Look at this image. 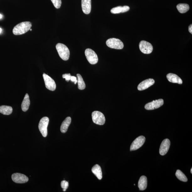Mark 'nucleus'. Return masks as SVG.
<instances>
[{
    "instance_id": "nucleus-1",
    "label": "nucleus",
    "mask_w": 192,
    "mask_h": 192,
    "mask_svg": "<svg viewBox=\"0 0 192 192\" xmlns=\"http://www.w3.org/2000/svg\"><path fill=\"white\" fill-rule=\"evenodd\" d=\"M31 26L32 24L29 21L21 22L14 27L13 33L16 35H21L30 30Z\"/></svg>"
},
{
    "instance_id": "nucleus-2",
    "label": "nucleus",
    "mask_w": 192,
    "mask_h": 192,
    "mask_svg": "<svg viewBox=\"0 0 192 192\" xmlns=\"http://www.w3.org/2000/svg\"><path fill=\"white\" fill-rule=\"evenodd\" d=\"M56 49L61 59L64 61L68 60L70 51L67 46L62 44L58 43L56 45Z\"/></svg>"
},
{
    "instance_id": "nucleus-3",
    "label": "nucleus",
    "mask_w": 192,
    "mask_h": 192,
    "mask_svg": "<svg viewBox=\"0 0 192 192\" xmlns=\"http://www.w3.org/2000/svg\"><path fill=\"white\" fill-rule=\"evenodd\" d=\"M106 44L112 49L121 50L124 48L123 43L120 40L116 38H110L106 41Z\"/></svg>"
},
{
    "instance_id": "nucleus-4",
    "label": "nucleus",
    "mask_w": 192,
    "mask_h": 192,
    "mask_svg": "<svg viewBox=\"0 0 192 192\" xmlns=\"http://www.w3.org/2000/svg\"><path fill=\"white\" fill-rule=\"evenodd\" d=\"M49 119L47 117H43L40 120L39 124V129L43 136L46 137L47 135V127L49 125Z\"/></svg>"
},
{
    "instance_id": "nucleus-5",
    "label": "nucleus",
    "mask_w": 192,
    "mask_h": 192,
    "mask_svg": "<svg viewBox=\"0 0 192 192\" xmlns=\"http://www.w3.org/2000/svg\"><path fill=\"white\" fill-rule=\"evenodd\" d=\"M92 118L93 122L95 124L102 125L105 123V118L104 115L99 111H94L92 113Z\"/></svg>"
},
{
    "instance_id": "nucleus-6",
    "label": "nucleus",
    "mask_w": 192,
    "mask_h": 192,
    "mask_svg": "<svg viewBox=\"0 0 192 192\" xmlns=\"http://www.w3.org/2000/svg\"><path fill=\"white\" fill-rule=\"evenodd\" d=\"M85 54L87 60L90 64L95 65L98 63V56L94 51L90 49H87L85 51Z\"/></svg>"
},
{
    "instance_id": "nucleus-7",
    "label": "nucleus",
    "mask_w": 192,
    "mask_h": 192,
    "mask_svg": "<svg viewBox=\"0 0 192 192\" xmlns=\"http://www.w3.org/2000/svg\"><path fill=\"white\" fill-rule=\"evenodd\" d=\"M43 77L45 83V86L47 88L52 91H54L56 87V85L54 80L45 73L43 74Z\"/></svg>"
},
{
    "instance_id": "nucleus-8",
    "label": "nucleus",
    "mask_w": 192,
    "mask_h": 192,
    "mask_svg": "<svg viewBox=\"0 0 192 192\" xmlns=\"http://www.w3.org/2000/svg\"><path fill=\"white\" fill-rule=\"evenodd\" d=\"M139 48L141 51L145 54H150L153 50L152 45L150 43L145 41L140 42Z\"/></svg>"
},
{
    "instance_id": "nucleus-9",
    "label": "nucleus",
    "mask_w": 192,
    "mask_h": 192,
    "mask_svg": "<svg viewBox=\"0 0 192 192\" xmlns=\"http://www.w3.org/2000/svg\"><path fill=\"white\" fill-rule=\"evenodd\" d=\"M146 141L145 137L141 136L138 137L133 141L130 147V151H133L137 150L142 147Z\"/></svg>"
},
{
    "instance_id": "nucleus-10",
    "label": "nucleus",
    "mask_w": 192,
    "mask_h": 192,
    "mask_svg": "<svg viewBox=\"0 0 192 192\" xmlns=\"http://www.w3.org/2000/svg\"><path fill=\"white\" fill-rule=\"evenodd\" d=\"M164 104V100L162 99L153 100L152 102L147 104L145 106V109L147 110H153L158 109Z\"/></svg>"
},
{
    "instance_id": "nucleus-11",
    "label": "nucleus",
    "mask_w": 192,
    "mask_h": 192,
    "mask_svg": "<svg viewBox=\"0 0 192 192\" xmlns=\"http://www.w3.org/2000/svg\"><path fill=\"white\" fill-rule=\"evenodd\" d=\"M12 178L14 182L19 184L25 183L29 181V178L26 176L19 173L13 174Z\"/></svg>"
},
{
    "instance_id": "nucleus-12",
    "label": "nucleus",
    "mask_w": 192,
    "mask_h": 192,
    "mask_svg": "<svg viewBox=\"0 0 192 192\" xmlns=\"http://www.w3.org/2000/svg\"><path fill=\"white\" fill-rule=\"evenodd\" d=\"M170 145V142L168 139H165L161 143L159 149V153L161 155L164 156L168 151Z\"/></svg>"
},
{
    "instance_id": "nucleus-13",
    "label": "nucleus",
    "mask_w": 192,
    "mask_h": 192,
    "mask_svg": "<svg viewBox=\"0 0 192 192\" xmlns=\"http://www.w3.org/2000/svg\"><path fill=\"white\" fill-rule=\"evenodd\" d=\"M154 83V80L153 79L149 78L146 79L141 82L138 85L137 89L138 90H143L148 88L153 85Z\"/></svg>"
},
{
    "instance_id": "nucleus-14",
    "label": "nucleus",
    "mask_w": 192,
    "mask_h": 192,
    "mask_svg": "<svg viewBox=\"0 0 192 192\" xmlns=\"http://www.w3.org/2000/svg\"><path fill=\"white\" fill-rule=\"evenodd\" d=\"M82 7L84 14H89L91 10V0H82Z\"/></svg>"
},
{
    "instance_id": "nucleus-15",
    "label": "nucleus",
    "mask_w": 192,
    "mask_h": 192,
    "mask_svg": "<svg viewBox=\"0 0 192 192\" xmlns=\"http://www.w3.org/2000/svg\"><path fill=\"white\" fill-rule=\"evenodd\" d=\"M167 78L168 81L173 83H176L179 84H182L183 81L179 77L174 74L170 73L167 76Z\"/></svg>"
},
{
    "instance_id": "nucleus-16",
    "label": "nucleus",
    "mask_w": 192,
    "mask_h": 192,
    "mask_svg": "<svg viewBox=\"0 0 192 192\" xmlns=\"http://www.w3.org/2000/svg\"><path fill=\"white\" fill-rule=\"evenodd\" d=\"M147 178L145 176H142L140 177L138 183V186L140 190L143 191L147 187Z\"/></svg>"
},
{
    "instance_id": "nucleus-17",
    "label": "nucleus",
    "mask_w": 192,
    "mask_h": 192,
    "mask_svg": "<svg viewBox=\"0 0 192 192\" xmlns=\"http://www.w3.org/2000/svg\"><path fill=\"white\" fill-rule=\"evenodd\" d=\"M71 122V118L70 117L66 118L61 124V131L62 133H65L67 131L68 128Z\"/></svg>"
},
{
    "instance_id": "nucleus-18",
    "label": "nucleus",
    "mask_w": 192,
    "mask_h": 192,
    "mask_svg": "<svg viewBox=\"0 0 192 192\" xmlns=\"http://www.w3.org/2000/svg\"><path fill=\"white\" fill-rule=\"evenodd\" d=\"M92 172L97 177L98 179H102V172L100 165L96 164L93 167L92 169Z\"/></svg>"
},
{
    "instance_id": "nucleus-19",
    "label": "nucleus",
    "mask_w": 192,
    "mask_h": 192,
    "mask_svg": "<svg viewBox=\"0 0 192 192\" xmlns=\"http://www.w3.org/2000/svg\"><path fill=\"white\" fill-rule=\"evenodd\" d=\"M130 9V7L128 6H118L112 9L111 10V12L112 14H119L121 13L126 12L128 11Z\"/></svg>"
},
{
    "instance_id": "nucleus-20",
    "label": "nucleus",
    "mask_w": 192,
    "mask_h": 192,
    "mask_svg": "<svg viewBox=\"0 0 192 192\" xmlns=\"http://www.w3.org/2000/svg\"><path fill=\"white\" fill-rule=\"evenodd\" d=\"M30 100L29 99V95L27 93L25 95L24 98L21 104V109L24 112L27 111L29 108V106L30 105Z\"/></svg>"
},
{
    "instance_id": "nucleus-21",
    "label": "nucleus",
    "mask_w": 192,
    "mask_h": 192,
    "mask_svg": "<svg viewBox=\"0 0 192 192\" xmlns=\"http://www.w3.org/2000/svg\"><path fill=\"white\" fill-rule=\"evenodd\" d=\"M13 112L11 106L2 105L0 106V113L4 115H9Z\"/></svg>"
},
{
    "instance_id": "nucleus-22",
    "label": "nucleus",
    "mask_w": 192,
    "mask_h": 192,
    "mask_svg": "<svg viewBox=\"0 0 192 192\" xmlns=\"http://www.w3.org/2000/svg\"><path fill=\"white\" fill-rule=\"evenodd\" d=\"M177 9L180 13H184L188 11L190 7L189 5L186 4H179L177 6Z\"/></svg>"
},
{
    "instance_id": "nucleus-23",
    "label": "nucleus",
    "mask_w": 192,
    "mask_h": 192,
    "mask_svg": "<svg viewBox=\"0 0 192 192\" xmlns=\"http://www.w3.org/2000/svg\"><path fill=\"white\" fill-rule=\"evenodd\" d=\"M78 78V88L79 90H84L85 88V84L82 76L79 74H77Z\"/></svg>"
},
{
    "instance_id": "nucleus-24",
    "label": "nucleus",
    "mask_w": 192,
    "mask_h": 192,
    "mask_svg": "<svg viewBox=\"0 0 192 192\" xmlns=\"http://www.w3.org/2000/svg\"><path fill=\"white\" fill-rule=\"evenodd\" d=\"M176 177L179 180L183 182H187L188 181V179L184 173L179 170H178L175 173Z\"/></svg>"
},
{
    "instance_id": "nucleus-25",
    "label": "nucleus",
    "mask_w": 192,
    "mask_h": 192,
    "mask_svg": "<svg viewBox=\"0 0 192 192\" xmlns=\"http://www.w3.org/2000/svg\"><path fill=\"white\" fill-rule=\"evenodd\" d=\"M51 1L56 8H60L62 4L61 0H51Z\"/></svg>"
},
{
    "instance_id": "nucleus-26",
    "label": "nucleus",
    "mask_w": 192,
    "mask_h": 192,
    "mask_svg": "<svg viewBox=\"0 0 192 192\" xmlns=\"http://www.w3.org/2000/svg\"><path fill=\"white\" fill-rule=\"evenodd\" d=\"M69 186V183L68 181L66 180H63L61 181V186L63 189V191H66L67 189Z\"/></svg>"
},
{
    "instance_id": "nucleus-27",
    "label": "nucleus",
    "mask_w": 192,
    "mask_h": 192,
    "mask_svg": "<svg viewBox=\"0 0 192 192\" xmlns=\"http://www.w3.org/2000/svg\"><path fill=\"white\" fill-rule=\"evenodd\" d=\"M71 75L70 73L64 74L62 75L63 78H65L66 81L69 82L71 80Z\"/></svg>"
},
{
    "instance_id": "nucleus-28",
    "label": "nucleus",
    "mask_w": 192,
    "mask_h": 192,
    "mask_svg": "<svg viewBox=\"0 0 192 192\" xmlns=\"http://www.w3.org/2000/svg\"><path fill=\"white\" fill-rule=\"evenodd\" d=\"M70 80L72 82H74L75 84L78 83V80H77V78L75 77L71 76Z\"/></svg>"
},
{
    "instance_id": "nucleus-29",
    "label": "nucleus",
    "mask_w": 192,
    "mask_h": 192,
    "mask_svg": "<svg viewBox=\"0 0 192 192\" xmlns=\"http://www.w3.org/2000/svg\"><path fill=\"white\" fill-rule=\"evenodd\" d=\"M189 31L190 33L192 34V25L191 24L189 27Z\"/></svg>"
},
{
    "instance_id": "nucleus-30",
    "label": "nucleus",
    "mask_w": 192,
    "mask_h": 192,
    "mask_svg": "<svg viewBox=\"0 0 192 192\" xmlns=\"http://www.w3.org/2000/svg\"><path fill=\"white\" fill-rule=\"evenodd\" d=\"M2 15L1 14H0V19H1L2 18Z\"/></svg>"
},
{
    "instance_id": "nucleus-31",
    "label": "nucleus",
    "mask_w": 192,
    "mask_h": 192,
    "mask_svg": "<svg viewBox=\"0 0 192 192\" xmlns=\"http://www.w3.org/2000/svg\"><path fill=\"white\" fill-rule=\"evenodd\" d=\"M2 31V29L1 28H0V34L1 33Z\"/></svg>"
},
{
    "instance_id": "nucleus-32",
    "label": "nucleus",
    "mask_w": 192,
    "mask_h": 192,
    "mask_svg": "<svg viewBox=\"0 0 192 192\" xmlns=\"http://www.w3.org/2000/svg\"><path fill=\"white\" fill-rule=\"evenodd\" d=\"M191 173L192 174V168H191Z\"/></svg>"
},
{
    "instance_id": "nucleus-33",
    "label": "nucleus",
    "mask_w": 192,
    "mask_h": 192,
    "mask_svg": "<svg viewBox=\"0 0 192 192\" xmlns=\"http://www.w3.org/2000/svg\"><path fill=\"white\" fill-rule=\"evenodd\" d=\"M30 30L31 31H32V29H30Z\"/></svg>"
}]
</instances>
